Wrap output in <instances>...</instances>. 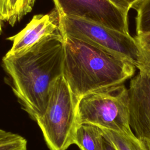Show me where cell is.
I'll return each instance as SVG.
<instances>
[{"label": "cell", "instance_id": "6da1fadb", "mask_svg": "<svg viewBox=\"0 0 150 150\" xmlns=\"http://www.w3.org/2000/svg\"><path fill=\"white\" fill-rule=\"evenodd\" d=\"M64 56L59 30L25 52L2 59L7 83L21 108L35 121L45 111L52 84L63 75Z\"/></svg>", "mask_w": 150, "mask_h": 150}, {"label": "cell", "instance_id": "7a4b0ae2", "mask_svg": "<svg viewBox=\"0 0 150 150\" xmlns=\"http://www.w3.org/2000/svg\"><path fill=\"white\" fill-rule=\"evenodd\" d=\"M60 33L64 49L63 76L79 100L88 93L123 84L134 75L136 67L132 63Z\"/></svg>", "mask_w": 150, "mask_h": 150}, {"label": "cell", "instance_id": "3957f363", "mask_svg": "<svg viewBox=\"0 0 150 150\" xmlns=\"http://www.w3.org/2000/svg\"><path fill=\"white\" fill-rule=\"evenodd\" d=\"M79 99L63 75L52 84L42 115L36 120L50 150H66L73 144Z\"/></svg>", "mask_w": 150, "mask_h": 150}, {"label": "cell", "instance_id": "277c9868", "mask_svg": "<svg viewBox=\"0 0 150 150\" xmlns=\"http://www.w3.org/2000/svg\"><path fill=\"white\" fill-rule=\"evenodd\" d=\"M77 119L120 134H134L129 124V96L123 84L82 96L78 101Z\"/></svg>", "mask_w": 150, "mask_h": 150}, {"label": "cell", "instance_id": "5b68a950", "mask_svg": "<svg viewBox=\"0 0 150 150\" xmlns=\"http://www.w3.org/2000/svg\"><path fill=\"white\" fill-rule=\"evenodd\" d=\"M59 16V30L61 32L92 45L136 66L139 52L134 37L129 33H124L79 18Z\"/></svg>", "mask_w": 150, "mask_h": 150}, {"label": "cell", "instance_id": "8992f818", "mask_svg": "<svg viewBox=\"0 0 150 150\" xmlns=\"http://www.w3.org/2000/svg\"><path fill=\"white\" fill-rule=\"evenodd\" d=\"M59 15L86 19L124 33H129L128 13L108 0H52Z\"/></svg>", "mask_w": 150, "mask_h": 150}, {"label": "cell", "instance_id": "52a82bcc", "mask_svg": "<svg viewBox=\"0 0 150 150\" xmlns=\"http://www.w3.org/2000/svg\"><path fill=\"white\" fill-rule=\"evenodd\" d=\"M128 91L131 128L137 137L150 139V73L139 71Z\"/></svg>", "mask_w": 150, "mask_h": 150}, {"label": "cell", "instance_id": "ba28073f", "mask_svg": "<svg viewBox=\"0 0 150 150\" xmlns=\"http://www.w3.org/2000/svg\"><path fill=\"white\" fill-rule=\"evenodd\" d=\"M59 30V16L56 8L46 14L34 15L21 31L7 38L12 42V45L5 56L20 54Z\"/></svg>", "mask_w": 150, "mask_h": 150}, {"label": "cell", "instance_id": "9c48e42d", "mask_svg": "<svg viewBox=\"0 0 150 150\" xmlns=\"http://www.w3.org/2000/svg\"><path fill=\"white\" fill-rule=\"evenodd\" d=\"M104 140L101 128L90 123H80L75 131L73 144L80 150H103Z\"/></svg>", "mask_w": 150, "mask_h": 150}, {"label": "cell", "instance_id": "30bf717a", "mask_svg": "<svg viewBox=\"0 0 150 150\" xmlns=\"http://www.w3.org/2000/svg\"><path fill=\"white\" fill-rule=\"evenodd\" d=\"M101 130L104 137L117 150H150V139L139 138L134 134L127 135L104 128Z\"/></svg>", "mask_w": 150, "mask_h": 150}, {"label": "cell", "instance_id": "8fae6325", "mask_svg": "<svg viewBox=\"0 0 150 150\" xmlns=\"http://www.w3.org/2000/svg\"><path fill=\"white\" fill-rule=\"evenodd\" d=\"M35 0H5L1 21L14 26L32 11Z\"/></svg>", "mask_w": 150, "mask_h": 150}, {"label": "cell", "instance_id": "7c38bea8", "mask_svg": "<svg viewBox=\"0 0 150 150\" xmlns=\"http://www.w3.org/2000/svg\"><path fill=\"white\" fill-rule=\"evenodd\" d=\"M137 12L135 29L137 35L150 32V0H139L132 8Z\"/></svg>", "mask_w": 150, "mask_h": 150}, {"label": "cell", "instance_id": "4fadbf2b", "mask_svg": "<svg viewBox=\"0 0 150 150\" xmlns=\"http://www.w3.org/2000/svg\"><path fill=\"white\" fill-rule=\"evenodd\" d=\"M139 49L136 67L141 71L150 73V32L134 37Z\"/></svg>", "mask_w": 150, "mask_h": 150}, {"label": "cell", "instance_id": "5bb4252c", "mask_svg": "<svg viewBox=\"0 0 150 150\" xmlns=\"http://www.w3.org/2000/svg\"><path fill=\"white\" fill-rule=\"evenodd\" d=\"M0 150H28L27 140L18 134L0 128Z\"/></svg>", "mask_w": 150, "mask_h": 150}, {"label": "cell", "instance_id": "9a60e30c", "mask_svg": "<svg viewBox=\"0 0 150 150\" xmlns=\"http://www.w3.org/2000/svg\"><path fill=\"white\" fill-rule=\"evenodd\" d=\"M116 7L128 13L130 9L139 1V0H108Z\"/></svg>", "mask_w": 150, "mask_h": 150}, {"label": "cell", "instance_id": "2e32d148", "mask_svg": "<svg viewBox=\"0 0 150 150\" xmlns=\"http://www.w3.org/2000/svg\"><path fill=\"white\" fill-rule=\"evenodd\" d=\"M103 150H117V149L104 138Z\"/></svg>", "mask_w": 150, "mask_h": 150}, {"label": "cell", "instance_id": "e0dca14e", "mask_svg": "<svg viewBox=\"0 0 150 150\" xmlns=\"http://www.w3.org/2000/svg\"><path fill=\"white\" fill-rule=\"evenodd\" d=\"M5 0H0V21H1V18L4 8V5H5Z\"/></svg>", "mask_w": 150, "mask_h": 150}, {"label": "cell", "instance_id": "ac0fdd59", "mask_svg": "<svg viewBox=\"0 0 150 150\" xmlns=\"http://www.w3.org/2000/svg\"><path fill=\"white\" fill-rule=\"evenodd\" d=\"M2 21H0V35L2 33Z\"/></svg>", "mask_w": 150, "mask_h": 150}]
</instances>
